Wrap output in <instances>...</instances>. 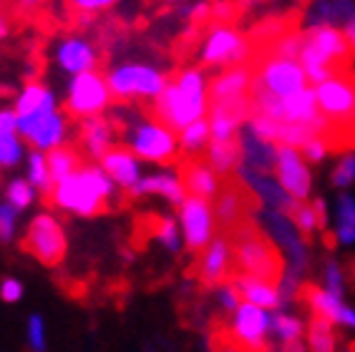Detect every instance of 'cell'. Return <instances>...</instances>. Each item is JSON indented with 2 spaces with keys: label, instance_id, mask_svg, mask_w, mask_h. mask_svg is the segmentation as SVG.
Returning a JSON list of instances; mask_svg holds the SVG:
<instances>
[{
  "label": "cell",
  "instance_id": "27",
  "mask_svg": "<svg viewBox=\"0 0 355 352\" xmlns=\"http://www.w3.org/2000/svg\"><path fill=\"white\" fill-rule=\"evenodd\" d=\"M81 146L86 149V154L94 156L96 161H101L103 156L116 146L114 143V123L103 116L81 121Z\"/></svg>",
  "mask_w": 355,
  "mask_h": 352
},
{
  "label": "cell",
  "instance_id": "40",
  "mask_svg": "<svg viewBox=\"0 0 355 352\" xmlns=\"http://www.w3.org/2000/svg\"><path fill=\"white\" fill-rule=\"evenodd\" d=\"M28 347H31V352H46L48 350V332H46V319H43V315H31L28 317Z\"/></svg>",
  "mask_w": 355,
  "mask_h": 352
},
{
  "label": "cell",
  "instance_id": "37",
  "mask_svg": "<svg viewBox=\"0 0 355 352\" xmlns=\"http://www.w3.org/2000/svg\"><path fill=\"white\" fill-rule=\"evenodd\" d=\"M35 194H38V191L28 184V179H13L6 189V204L8 206H13V209L21 214V211H26L28 206H33Z\"/></svg>",
  "mask_w": 355,
  "mask_h": 352
},
{
  "label": "cell",
  "instance_id": "24",
  "mask_svg": "<svg viewBox=\"0 0 355 352\" xmlns=\"http://www.w3.org/2000/svg\"><path fill=\"white\" fill-rule=\"evenodd\" d=\"M232 285L237 287L239 297L247 305H254L260 310L267 312H280V307L285 305V294H282L280 285H272V282H262V279H252V277H234Z\"/></svg>",
  "mask_w": 355,
  "mask_h": 352
},
{
  "label": "cell",
  "instance_id": "8",
  "mask_svg": "<svg viewBox=\"0 0 355 352\" xmlns=\"http://www.w3.org/2000/svg\"><path fill=\"white\" fill-rule=\"evenodd\" d=\"M23 247L31 257H35L46 267H58L66 259L69 252V239H66V229L63 224L51 214V211H41L31 219L23 237Z\"/></svg>",
  "mask_w": 355,
  "mask_h": 352
},
{
  "label": "cell",
  "instance_id": "25",
  "mask_svg": "<svg viewBox=\"0 0 355 352\" xmlns=\"http://www.w3.org/2000/svg\"><path fill=\"white\" fill-rule=\"evenodd\" d=\"M26 156V141L18 134V116L13 109H0V169H13Z\"/></svg>",
  "mask_w": 355,
  "mask_h": 352
},
{
  "label": "cell",
  "instance_id": "10",
  "mask_svg": "<svg viewBox=\"0 0 355 352\" xmlns=\"http://www.w3.org/2000/svg\"><path fill=\"white\" fill-rule=\"evenodd\" d=\"M111 101H114V96L109 91L106 76L98 73V71L71 78L69 94H66V111L73 118H81V121L98 118L111 106Z\"/></svg>",
  "mask_w": 355,
  "mask_h": 352
},
{
  "label": "cell",
  "instance_id": "34",
  "mask_svg": "<svg viewBox=\"0 0 355 352\" xmlns=\"http://www.w3.org/2000/svg\"><path fill=\"white\" fill-rule=\"evenodd\" d=\"M28 164V184L33 186L35 191H41V194H51L53 189V182H51V171H48V159L46 154L41 151H31L26 159Z\"/></svg>",
  "mask_w": 355,
  "mask_h": 352
},
{
  "label": "cell",
  "instance_id": "33",
  "mask_svg": "<svg viewBox=\"0 0 355 352\" xmlns=\"http://www.w3.org/2000/svg\"><path fill=\"white\" fill-rule=\"evenodd\" d=\"M272 335L280 340V347L302 342V337H305V322L297 315H290V312H275Z\"/></svg>",
  "mask_w": 355,
  "mask_h": 352
},
{
  "label": "cell",
  "instance_id": "21",
  "mask_svg": "<svg viewBox=\"0 0 355 352\" xmlns=\"http://www.w3.org/2000/svg\"><path fill=\"white\" fill-rule=\"evenodd\" d=\"M179 179L184 184L187 197L212 202L222 191V179L207 161H187L179 171Z\"/></svg>",
  "mask_w": 355,
  "mask_h": 352
},
{
  "label": "cell",
  "instance_id": "45",
  "mask_svg": "<svg viewBox=\"0 0 355 352\" xmlns=\"http://www.w3.org/2000/svg\"><path fill=\"white\" fill-rule=\"evenodd\" d=\"M217 299H219V307L225 312H237L239 305H242V297H239V292L237 287L232 285V282H227V285H222L217 290Z\"/></svg>",
  "mask_w": 355,
  "mask_h": 352
},
{
  "label": "cell",
  "instance_id": "16",
  "mask_svg": "<svg viewBox=\"0 0 355 352\" xmlns=\"http://www.w3.org/2000/svg\"><path fill=\"white\" fill-rule=\"evenodd\" d=\"M305 302H308L313 317H320L333 327L355 332V307L345 302V297H335L322 287H305Z\"/></svg>",
  "mask_w": 355,
  "mask_h": 352
},
{
  "label": "cell",
  "instance_id": "50",
  "mask_svg": "<svg viewBox=\"0 0 355 352\" xmlns=\"http://www.w3.org/2000/svg\"><path fill=\"white\" fill-rule=\"evenodd\" d=\"M280 352H308V347L302 345V342H295V345H285V347H280Z\"/></svg>",
  "mask_w": 355,
  "mask_h": 352
},
{
  "label": "cell",
  "instance_id": "6",
  "mask_svg": "<svg viewBox=\"0 0 355 352\" xmlns=\"http://www.w3.org/2000/svg\"><path fill=\"white\" fill-rule=\"evenodd\" d=\"M126 149L137 156L139 161L149 164H174L179 159V136L169 126L154 121H139L129 129Z\"/></svg>",
  "mask_w": 355,
  "mask_h": 352
},
{
  "label": "cell",
  "instance_id": "48",
  "mask_svg": "<svg viewBox=\"0 0 355 352\" xmlns=\"http://www.w3.org/2000/svg\"><path fill=\"white\" fill-rule=\"evenodd\" d=\"M343 38L348 43V51L355 55V13L350 15L348 21H345V26H343Z\"/></svg>",
  "mask_w": 355,
  "mask_h": 352
},
{
  "label": "cell",
  "instance_id": "43",
  "mask_svg": "<svg viewBox=\"0 0 355 352\" xmlns=\"http://www.w3.org/2000/svg\"><path fill=\"white\" fill-rule=\"evenodd\" d=\"M15 231H18V211L0 202V242H13Z\"/></svg>",
  "mask_w": 355,
  "mask_h": 352
},
{
  "label": "cell",
  "instance_id": "47",
  "mask_svg": "<svg viewBox=\"0 0 355 352\" xmlns=\"http://www.w3.org/2000/svg\"><path fill=\"white\" fill-rule=\"evenodd\" d=\"M212 352H245L230 335H219L212 340Z\"/></svg>",
  "mask_w": 355,
  "mask_h": 352
},
{
  "label": "cell",
  "instance_id": "3",
  "mask_svg": "<svg viewBox=\"0 0 355 352\" xmlns=\"http://www.w3.org/2000/svg\"><path fill=\"white\" fill-rule=\"evenodd\" d=\"M232 264L239 277H252L262 282H282V257L265 234L254 227H237L232 231Z\"/></svg>",
  "mask_w": 355,
  "mask_h": 352
},
{
  "label": "cell",
  "instance_id": "2",
  "mask_svg": "<svg viewBox=\"0 0 355 352\" xmlns=\"http://www.w3.org/2000/svg\"><path fill=\"white\" fill-rule=\"evenodd\" d=\"M119 186L111 182L98 164H83L73 176L53 184L48 194L55 209L76 217H98L116 204Z\"/></svg>",
  "mask_w": 355,
  "mask_h": 352
},
{
  "label": "cell",
  "instance_id": "46",
  "mask_svg": "<svg viewBox=\"0 0 355 352\" xmlns=\"http://www.w3.org/2000/svg\"><path fill=\"white\" fill-rule=\"evenodd\" d=\"M73 8L81 15H96V13H103V10L114 8V0H76Z\"/></svg>",
  "mask_w": 355,
  "mask_h": 352
},
{
  "label": "cell",
  "instance_id": "4",
  "mask_svg": "<svg viewBox=\"0 0 355 352\" xmlns=\"http://www.w3.org/2000/svg\"><path fill=\"white\" fill-rule=\"evenodd\" d=\"M350 58L348 43L343 38V30L335 26H315L305 33V43H302L300 53V66L308 76L310 86L328 81L330 76H335V68L345 63Z\"/></svg>",
  "mask_w": 355,
  "mask_h": 352
},
{
  "label": "cell",
  "instance_id": "12",
  "mask_svg": "<svg viewBox=\"0 0 355 352\" xmlns=\"http://www.w3.org/2000/svg\"><path fill=\"white\" fill-rule=\"evenodd\" d=\"M275 182L290 202H308L313 194V171L297 149L277 146L272 156Z\"/></svg>",
  "mask_w": 355,
  "mask_h": 352
},
{
  "label": "cell",
  "instance_id": "29",
  "mask_svg": "<svg viewBox=\"0 0 355 352\" xmlns=\"http://www.w3.org/2000/svg\"><path fill=\"white\" fill-rule=\"evenodd\" d=\"M46 159H48V171H51V182L53 184L73 176L76 171L83 166L81 151L76 149V146H69V143H63V146H58V149L48 151Z\"/></svg>",
  "mask_w": 355,
  "mask_h": 352
},
{
  "label": "cell",
  "instance_id": "19",
  "mask_svg": "<svg viewBox=\"0 0 355 352\" xmlns=\"http://www.w3.org/2000/svg\"><path fill=\"white\" fill-rule=\"evenodd\" d=\"M55 63L73 76L91 73L98 66V51L94 48V43L81 38V35H71V38H63L58 46H55Z\"/></svg>",
  "mask_w": 355,
  "mask_h": 352
},
{
  "label": "cell",
  "instance_id": "44",
  "mask_svg": "<svg viewBox=\"0 0 355 352\" xmlns=\"http://www.w3.org/2000/svg\"><path fill=\"white\" fill-rule=\"evenodd\" d=\"M23 294H26V290H23V282L15 277H6L3 282H0V299L6 302V305H18L23 299Z\"/></svg>",
  "mask_w": 355,
  "mask_h": 352
},
{
  "label": "cell",
  "instance_id": "49",
  "mask_svg": "<svg viewBox=\"0 0 355 352\" xmlns=\"http://www.w3.org/2000/svg\"><path fill=\"white\" fill-rule=\"evenodd\" d=\"M313 209H315V217H318V224H320V229L328 224V204L325 199H313Z\"/></svg>",
  "mask_w": 355,
  "mask_h": 352
},
{
  "label": "cell",
  "instance_id": "11",
  "mask_svg": "<svg viewBox=\"0 0 355 352\" xmlns=\"http://www.w3.org/2000/svg\"><path fill=\"white\" fill-rule=\"evenodd\" d=\"M315 101L328 126H353L355 123V78L343 73L313 86Z\"/></svg>",
  "mask_w": 355,
  "mask_h": 352
},
{
  "label": "cell",
  "instance_id": "30",
  "mask_svg": "<svg viewBox=\"0 0 355 352\" xmlns=\"http://www.w3.org/2000/svg\"><path fill=\"white\" fill-rule=\"evenodd\" d=\"M335 242L343 247L355 244V197L350 191H340L335 202Z\"/></svg>",
  "mask_w": 355,
  "mask_h": 352
},
{
  "label": "cell",
  "instance_id": "13",
  "mask_svg": "<svg viewBox=\"0 0 355 352\" xmlns=\"http://www.w3.org/2000/svg\"><path fill=\"white\" fill-rule=\"evenodd\" d=\"M272 335V312L242 302L230 319V337L245 352H267Z\"/></svg>",
  "mask_w": 355,
  "mask_h": 352
},
{
  "label": "cell",
  "instance_id": "5",
  "mask_svg": "<svg viewBox=\"0 0 355 352\" xmlns=\"http://www.w3.org/2000/svg\"><path fill=\"white\" fill-rule=\"evenodd\" d=\"M106 83L119 101H157L164 94L169 76L149 63H121L106 73Z\"/></svg>",
  "mask_w": 355,
  "mask_h": 352
},
{
  "label": "cell",
  "instance_id": "51",
  "mask_svg": "<svg viewBox=\"0 0 355 352\" xmlns=\"http://www.w3.org/2000/svg\"><path fill=\"white\" fill-rule=\"evenodd\" d=\"M8 30H10V26H8L6 15L0 13V38H6V35H8Z\"/></svg>",
  "mask_w": 355,
  "mask_h": 352
},
{
  "label": "cell",
  "instance_id": "36",
  "mask_svg": "<svg viewBox=\"0 0 355 352\" xmlns=\"http://www.w3.org/2000/svg\"><path fill=\"white\" fill-rule=\"evenodd\" d=\"M154 237L171 254L182 249V227L174 217H159L157 227H154Z\"/></svg>",
  "mask_w": 355,
  "mask_h": 352
},
{
  "label": "cell",
  "instance_id": "32",
  "mask_svg": "<svg viewBox=\"0 0 355 352\" xmlns=\"http://www.w3.org/2000/svg\"><path fill=\"white\" fill-rule=\"evenodd\" d=\"M177 136H179V151L184 156H199L202 151L209 149V143H212V134H209V121L207 118L189 123Z\"/></svg>",
  "mask_w": 355,
  "mask_h": 352
},
{
  "label": "cell",
  "instance_id": "7",
  "mask_svg": "<svg viewBox=\"0 0 355 352\" xmlns=\"http://www.w3.org/2000/svg\"><path fill=\"white\" fill-rule=\"evenodd\" d=\"M250 38H247L239 28L230 26H212L207 30L205 41L199 46V63L205 68H234V66H247L250 58Z\"/></svg>",
  "mask_w": 355,
  "mask_h": 352
},
{
  "label": "cell",
  "instance_id": "31",
  "mask_svg": "<svg viewBox=\"0 0 355 352\" xmlns=\"http://www.w3.org/2000/svg\"><path fill=\"white\" fill-rule=\"evenodd\" d=\"M308 352H338V332L330 322L320 317H310L305 325Z\"/></svg>",
  "mask_w": 355,
  "mask_h": 352
},
{
  "label": "cell",
  "instance_id": "39",
  "mask_svg": "<svg viewBox=\"0 0 355 352\" xmlns=\"http://www.w3.org/2000/svg\"><path fill=\"white\" fill-rule=\"evenodd\" d=\"M330 182H333L335 189H350L355 184V151L343 154L333 166V174H330Z\"/></svg>",
  "mask_w": 355,
  "mask_h": 352
},
{
  "label": "cell",
  "instance_id": "26",
  "mask_svg": "<svg viewBox=\"0 0 355 352\" xmlns=\"http://www.w3.org/2000/svg\"><path fill=\"white\" fill-rule=\"evenodd\" d=\"M55 109H58L55 94L48 86H43V83H26L13 106L18 118H33V116L48 114V111H55Z\"/></svg>",
  "mask_w": 355,
  "mask_h": 352
},
{
  "label": "cell",
  "instance_id": "15",
  "mask_svg": "<svg viewBox=\"0 0 355 352\" xmlns=\"http://www.w3.org/2000/svg\"><path fill=\"white\" fill-rule=\"evenodd\" d=\"M18 134L26 141V146H31L33 151H41V154H48V151L66 143L69 118L58 109L33 116V118H18Z\"/></svg>",
  "mask_w": 355,
  "mask_h": 352
},
{
  "label": "cell",
  "instance_id": "18",
  "mask_svg": "<svg viewBox=\"0 0 355 352\" xmlns=\"http://www.w3.org/2000/svg\"><path fill=\"white\" fill-rule=\"evenodd\" d=\"M254 71L250 66H234L219 71L209 81V103H234L245 101L252 94Z\"/></svg>",
  "mask_w": 355,
  "mask_h": 352
},
{
  "label": "cell",
  "instance_id": "42",
  "mask_svg": "<svg viewBox=\"0 0 355 352\" xmlns=\"http://www.w3.org/2000/svg\"><path fill=\"white\" fill-rule=\"evenodd\" d=\"M300 154H302V159L308 161V166H310V164H320V161H325V159H328L330 141L325 139V136H318V139H313V141H308L305 146H302Z\"/></svg>",
  "mask_w": 355,
  "mask_h": 352
},
{
  "label": "cell",
  "instance_id": "9",
  "mask_svg": "<svg viewBox=\"0 0 355 352\" xmlns=\"http://www.w3.org/2000/svg\"><path fill=\"white\" fill-rule=\"evenodd\" d=\"M310 81L300 61H285V58H267L254 71L252 94H265L272 98H290L295 94L308 91Z\"/></svg>",
  "mask_w": 355,
  "mask_h": 352
},
{
  "label": "cell",
  "instance_id": "38",
  "mask_svg": "<svg viewBox=\"0 0 355 352\" xmlns=\"http://www.w3.org/2000/svg\"><path fill=\"white\" fill-rule=\"evenodd\" d=\"M290 222H293V227L297 231H300L302 237H310L313 231L320 229V224H318V217H315V209L313 204L308 202H295L293 206H290Z\"/></svg>",
  "mask_w": 355,
  "mask_h": 352
},
{
  "label": "cell",
  "instance_id": "20",
  "mask_svg": "<svg viewBox=\"0 0 355 352\" xmlns=\"http://www.w3.org/2000/svg\"><path fill=\"white\" fill-rule=\"evenodd\" d=\"M98 166L106 171V176L116 184L119 189L131 191L144 179L141 161H139L137 156L131 154L126 146H114V149L98 161Z\"/></svg>",
  "mask_w": 355,
  "mask_h": 352
},
{
  "label": "cell",
  "instance_id": "23",
  "mask_svg": "<svg viewBox=\"0 0 355 352\" xmlns=\"http://www.w3.org/2000/svg\"><path fill=\"white\" fill-rule=\"evenodd\" d=\"M131 197H162L166 199L169 204L174 206H182L187 202V191H184V184L179 179V174L174 171H157V174H146L141 182L129 191Z\"/></svg>",
  "mask_w": 355,
  "mask_h": 352
},
{
  "label": "cell",
  "instance_id": "41",
  "mask_svg": "<svg viewBox=\"0 0 355 352\" xmlns=\"http://www.w3.org/2000/svg\"><path fill=\"white\" fill-rule=\"evenodd\" d=\"M322 290L335 294V297H345V274H343V267L338 262L325 264V272H322Z\"/></svg>",
  "mask_w": 355,
  "mask_h": 352
},
{
  "label": "cell",
  "instance_id": "14",
  "mask_svg": "<svg viewBox=\"0 0 355 352\" xmlns=\"http://www.w3.org/2000/svg\"><path fill=\"white\" fill-rule=\"evenodd\" d=\"M179 227H182V242L187 249L202 254L214 239V229H217L212 202L187 197V202L179 206Z\"/></svg>",
  "mask_w": 355,
  "mask_h": 352
},
{
  "label": "cell",
  "instance_id": "35",
  "mask_svg": "<svg viewBox=\"0 0 355 352\" xmlns=\"http://www.w3.org/2000/svg\"><path fill=\"white\" fill-rule=\"evenodd\" d=\"M302 43H305V33H300V30H287V33L277 35L272 43V58L300 61Z\"/></svg>",
  "mask_w": 355,
  "mask_h": 352
},
{
  "label": "cell",
  "instance_id": "17",
  "mask_svg": "<svg viewBox=\"0 0 355 352\" xmlns=\"http://www.w3.org/2000/svg\"><path fill=\"white\" fill-rule=\"evenodd\" d=\"M232 270V242L230 237H214L202 254H199L197 274L207 287H222L230 279Z\"/></svg>",
  "mask_w": 355,
  "mask_h": 352
},
{
  "label": "cell",
  "instance_id": "22",
  "mask_svg": "<svg viewBox=\"0 0 355 352\" xmlns=\"http://www.w3.org/2000/svg\"><path fill=\"white\" fill-rule=\"evenodd\" d=\"M214 219H217L225 229L234 231L237 227H242L247 217V209H250V197H247V189L239 186V184H227L222 186V191L217 194V202L212 204Z\"/></svg>",
  "mask_w": 355,
  "mask_h": 352
},
{
  "label": "cell",
  "instance_id": "28",
  "mask_svg": "<svg viewBox=\"0 0 355 352\" xmlns=\"http://www.w3.org/2000/svg\"><path fill=\"white\" fill-rule=\"evenodd\" d=\"M205 154H207V164H209L219 176L232 174V171L239 169L242 161H245L242 139H234V141H212Z\"/></svg>",
  "mask_w": 355,
  "mask_h": 352
},
{
  "label": "cell",
  "instance_id": "1",
  "mask_svg": "<svg viewBox=\"0 0 355 352\" xmlns=\"http://www.w3.org/2000/svg\"><path fill=\"white\" fill-rule=\"evenodd\" d=\"M209 106V76L205 68H184L169 78L164 94L154 101V116L179 134L189 123L207 118Z\"/></svg>",
  "mask_w": 355,
  "mask_h": 352
}]
</instances>
